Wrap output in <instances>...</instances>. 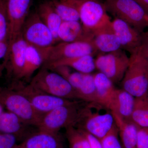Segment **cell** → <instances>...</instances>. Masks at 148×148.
<instances>
[{
    "instance_id": "10",
    "label": "cell",
    "mask_w": 148,
    "mask_h": 148,
    "mask_svg": "<svg viewBox=\"0 0 148 148\" xmlns=\"http://www.w3.org/2000/svg\"><path fill=\"white\" fill-rule=\"evenodd\" d=\"M128 57L123 49L99 55L95 60V68L106 75L113 83L122 81L129 64Z\"/></svg>"
},
{
    "instance_id": "32",
    "label": "cell",
    "mask_w": 148,
    "mask_h": 148,
    "mask_svg": "<svg viewBox=\"0 0 148 148\" xmlns=\"http://www.w3.org/2000/svg\"><path fill=\"white\" fill-rule=\"evenodd\" d=\"M136 148H148V127H139L137 133Z\"/></svg>"
},
{
    "instance_id": "36",
    "label": "cell",
    "mask_w": 148,
    "mask_h": 148,
    "mask_svg": "<svg viewBox=\"0 0 148 148\" xmlns=\"http://www.w3.org/2000/svg\"><path fill=\"white\" fill-rule=\"evenodd\" d=\"M140 49L143 55L148 59V36H146V35L145 40Z\"/></svg>"
},
{
    "instance_id": "14",
    "label": "cell",
    "mask_w": 148,
    "mask_h": 148,
    "mask_svg": "<svg viewBox=\"0 0 148 148\" xmlns=\"http://www.w3.org/2000/svg\"><path fill=\"white\" fill-rule=\"evenodd\" d=\"M32 0H7V10L10 28L9 44L21 34L29 16Z\"/></svg>"
},
{
    "instance_id": "35",
    "label": "cell",
    "mask_w": 148,
    "mask_h": 148,
    "mask_svg": "<svg viewBox=\"0 0 148 148\" xmlns=\"http://www.w3.org/2000/svg\"><path fill=\"white\" fill-rule=\"evenodd\" d=\"M82 130L90 143L91 148H103L101 140L91 134H89L84 130Z\"/></svg>"
},
{
    "instance_id": "16",
    "label": "cell",
    "mask_w": 148,
    "mask_h": 148,
    "mask_svg": "<svg viewBox=\"0 0 148 148\" xmlns=\"http://www.w3.org/2000/svg\"><path fill=\"white\" fill-rule=\"evenodd\" d=\"M38 130L36 126L8 111H4L0 114V132L13 135L20 143Z\"/></svg>"
},
{
    "instance_id": "20",
    "label": "cell",
    "mask_w": 148,
    "mask_h": 148,
    "mask_svg": "<svg viewBox=\"0 0 148 148\" xmlns=\"http://www.w3.org/2000/svg\"><path fill=\"white\" fill-rule=\"evenodd\" d=\"M60 66H68L84 74L90 73L96 69L93 56L89 54L59 60L43 67L51 70Z\"/></svg>"
},
{
    "instance_id": "31",
    "label": "cell",
    "mask_w": 148,
    "mask_h": 148,
    "mask_svg": "<svg viewBox=\"0 0 148 148\" xmlns=\"http://www.w3.org/2000/svg\"><path fill=\"white\" fill-rule=\"evenodd\" d=\"M119 137L118 130L114 123L108 133L100 140L103 148H123Z\"/></svg>"
},
{
    "instance_id": "30",
    "label": "cell",
    "mask_w": 148,
    "mask_h": 148,
    "mask_svg": "<svg viewBox=\"0 0 148 148\" xmlns=\"http://www.w3.org/2000/svg\"><path fill=\"white\" fill-rule=\"evenodd\" d=\"M7 0H0V42L8 41L10 34Z\"/></svg>"
},
{
    "instance_id": "7",
    "label": "cell",
    "mask_w": 148,
    "mask_h": 148,
    "mask_svg": "<svg viewBox=\"0 0 148 148\" xmlns=\"http://www.w3.org/2000/svg\"><path fill=\"white\" fill-rule=\"evenodd\" d=\"M45 66L56 61L82 56L92 55L97 51L91 43L87 41L61 42L46 48L38 49Z\"/></svg>"
},
{
    "instance_id": "12",
    "label": "cell",
    "mask_w": 148,
    "mask_h": 148,
    "mask_svg": "<svg viewBox=\"0 0 148 148\" xmlns=\"http://www.w3.org/2000/svg\"><path fill=\"white\" fill-rule=\"evenodd\" d=\"M27 45L21 34L9 45L5 69L7 76L12 80V82L20 81L24 69Z\"/></svg>"
},
{
    "instance_id": "26",
    "label": "cell",
    "mask_w": 148,
    "mask_h": 148,
    "mask_svg": "<svg viewBox=\"0 0 148 148\" xmlns=\"http://www.w3.org/2000/svg\"><path fill=\"white\" fill-rule=\"evenodd\" d=\"M50 2L62 21H79V13L73 0H53Z\"/></svg>"
},
{
    "instance_id": "3",
    "label": "cell",
    "mask_w": 148,
    "mask_h": 148,
    "mask_svg": "<svg viewBox=\"0 0 148 148\" xmlns=\"http://www.w3.org/2000/svg\"><path fill=\"white\" fill-rule=\"evenodd\" d=\"M107 11L142 34L148 30V14L135 0H105Z\"/></svg>"
},
{
    "instance_id": "38",
    "label": "cell",
    "mask_w": 148,
    "mask_h": 148,
    "mask_svg": "<svg viewBox=\"0 0 148 148\" xmlns=\"http://www.w3.org/2000/svg\"><path fill=\"white\" fill-rule=\"evenodd\" d=\"M146 35L147 36H148V30L147 31V32H146Z\"/></svg>"
},
{
    "instance_id": "4",
    "label": "cell",
    "mask_w": 148,
    "mask_h": 148,
    "mask_svg": "<svg viewBox=\"0 0 148 148\" xmlns=\"http://www.w3.org/2000/svg\"><path fill=\"white\" fill-rule=\"evenodd\" d=\"M0 104L8 112L36 127L44 115L35 110L24 95L10 86L0 87Z\"/></svg>"
},
{
    "instance_id": "13",
    "label": "cell",
    "mask_w": 148,
    "mask_h": 148,
    "mask_svg": "<svg viewBox=\"0 0 148 148\" xmlns=\"http://www.w3.org/2000/svg\"><path fill=\"white\" fill-rule=\"evenodd\" d=\"M112 21H108L87 35L88 40L97 51L108 53L121 49Z\"/></svg>"
},
{
    "instance_id": "39",
    "label": "cell",
    "mask_w": 148,
    "mask_h": 148,
    "mask_svg": "<svg viewBox=\"0 0 148 148\" xmlns=\"http://www.w3.org/2000/svg\"><path fill=\"white\" fill-rule=\"evenodd\" d=\"M95 1H100V0H95Z\"/></svg>"
},
{
    "instance_id": "25",
    "label": "cell",
    "mask_w": 148,
    "mask_h": 148,
    "mask_svg": "<svg viewBox=\"0 0 148 148\" xmlns=\"http://www.w3.org/2000/svg\"><path fill=\"white\" fill-rule=\"evenodd\" d=\"M76 92L79 100L98 105L93 75L90 73L84 74L81 84Z\"/></svg>"
},
{
    "instance_id": "6",
    "label": "cell",
    "mask_w": 148,
    "mask_h": 148,
    "mask_svg": "<svg viewBox=\"0 0 148 148\" xmlns=\"http://www.w3.org/2000/svg\"><path fill=\"white\" fill-rule=\"evenodd\" d=\"M10 86L22 93L35 110L43 115L58 107L71 104L77 101L50 95L39 90L30 83L25 85L20 81L12 82Z\"/></svg>"
},
{
    "instance_id": "8",
    "label": "cell",
    "mask_w": 148,
    "mask_h": 148,
    "mask_svg": "<svg viewBox=\"0 0 148 148\" xmlns=\"http://www.w3.org/2000/svg\"><path fill=\"white\" fill-rule=\"evenodd\" d=\"M78 10L79 19L85 34L101 27L111 20L104 3L95 0H73Z\"/></svg>"
},
{
    "instance_id": "33",
    "label": "cell",
    "mask_w": 148,
    "mask_h": 148,
    "mask_svg": "<svg viewBox=\"0 0 148 148\" xmlns=\"http://www.w3.org/2000/svg\"><path fill=\"white\" fill-rule=\"evenodd\" d=\"M17 142L13 135L0 132V148H14Z\"/></svg>"
},
{
    "instance_id": "18",
    "label": "cell",
    "mask_w": 148,
    "mask_h": 148,
    "mask_svg": "<svg viewBox=\"0 0 148 148\" xmlns=\"http://www.w3.org/2000/svg\"><path fill=\"white\" fill-rule=\"evenodd\" d=\"M135 97L124 89H116L108 109L122 118L131 120Z\"/></svg>"
},
{
    "instance_id": "37",
    "label": "cell",
    "mask_w": 148,
    "mask_h": 148,
    "mask_svg": "<svg viewBox=\"0 0 148 148\" xmlns=\"http://www.w3.org/2000/svg\"><path fill=\"white\" fill-rule=\"evenodd\" d=\"M143 8L148 14V0H135Z\"/></svg>"
},
{
    "instance_id": "2",
    "label": "cell",
    "mask_w": 148,
    "mask_h": 148,
    "mask_svg": "<svg viewBox=\"0 0 148 148\" xmlns=\"http://www.w3.org/2000/svg\"><path fill=\"white\" fill-rule=\"evenodd\" d=\"M122 89L135 98L148 92V59L140 50L130 54L129 64L122 80Z\"/></svg>"
},
{
    "instance_id": "27",
    "label": "cell",
    "mask_w": 148,
    "mask_h": 148,
    "mask_svg": "<svg viewBox=\"0 0 148 148\" xmlns=\"http://www.w3.org/2000/svg\"><path fill=\"white\" fill-rule=\"evenodd\" d=\"M131 120L141 127H148V92L135 98V105Z\"/></svg>"
},
{
    "instance_id": "28",
    "label": "cell",
    "mask_w": 148,
    "mask_h": 148,
    "mask_svg": "<svg viewBox=\"0 0 148 148\" xmlns=\"http://www.w3.org/2000/svg\"><path fill=\"white\" fill-rule=\"evenodd\" d=\"M66 136L70 148H91L82 130L74 126L66 128Z\"/></svg>"
},
{
    "instance_id": "29",
    "label": "cell",
    "mask_w": 148,
    "mask_h": 148,
    "mask_svg": "<svg viewBox=\"0 0 148 148\" xmlns=\"http://www.w3.org/2000/svg\"><path fill=\"white\" fill-rule=\"evenodd\" d=\"M70 67L66 66H60L54 68L51 71L56 72L61 75L69 82L76 90L81 84L84 73L79 72H72Z\"/></svg>"
},
{
    "instance_id": "9",
    "label": "cell",
    "mask_w": 148,
    "mask_h": 148,
    "mask_svg": "<svg viewBox=\"0 0 148 148\" xmlns=\"http://www.w3.org/2000/svg\"><path fill=\"white\" fill-rule=\"evenodd\" d=\"M26 42L38 49L46 48L55 44L56 41L37 12L29 15L21 33Z\"/></svg>"
},
{
    "instance_id": "21",
    "label": "cell",
    "mask_w": 148,
    "mask_h": 148,
    "mask_svg": "<svg viewBox=\"0 0 148 148\" xmlns=\"http://www.w3.org/2000/svg\"><path fill=\"white\" fill-rule=\"evenodd\" d=\"M58 36L59 41L63 42H88L79 21H62L58 29Z\"/></svg>"
},
{
    "instance_id": "34",
    "label": "cell",
    "mask_w": 148,
    "mask_h": 148,
    "mask_svg": "<svg viewBox=\"0 0 148 148\" xmlns=\"http://www.w3.org/2000/svg\"><path fill=\"white\" fill-rule=\"evenodd\" d=\"M9 50L8 41L0 42V77L3 71L5 69L6 64L1 63V61H7Z\"/></svg>"
},
{
    "instance_id": "5",
    "label": "cell",
    "mask_w": 148,
    "mask_h": 148,
    "mask_svg": "<svg viewBox=\"0 0 148 148\" xmlns=\"http://www.w3.org/2000/svg\"><path fill=\"white\" fill-rule=\"evenodd\" d=\"M30 83L48 94L70 100H79L75 90L65 79L56 72L42 67Z\"/></svg>"
},
{
    "instance_id": "22",
    "label": "cell",
    "mask_w": 148,
    "mask_h": 148,
    "mask_svg": "<svg viewBox=\"0 0 148 148\" xmlns=\"http://www.w3.org/2000/svg\"><path fill=\"white\" fill-rule=\"evenodd\" d=\"M98 105L108 109L110 102L116 88L108 77L101 72L94 74Z\"/></svg>"
},
{
    "instance_id": "1",
    "label": "cell",
    "mask_w": 148,
    "mask_h": 148,
    "mask_svg": "<svg viewBox=\"0 0 148 148\" xmlns=\"http://www.w3.org/2000/svg\"><path fill=\"white\" fill-rule=\"evenodd\" d=\"M80 100L58 107L45 114L37 127L40 131L58 133L63 128L75 127L79 121L85 106H82Z\"/></svg>"
},
{
    "instance_id": "24",
    "label": "cell",
    "mask_w": 148,
    "mask_h": 148,
    "mask_svg": "<svg viewBox=\"0 0 148 148\" xmlns=\"http://www.w3.org/2000/svg\"><path fill=\"white\" fill-rule=\"evenodd\" d=\"M43 64V60L40 51L36 47L27 45L25 54V63L20 80L29 81L35 72Z\"/></svg>"
},
{
    "instance_id": "19",
    "label": "cell",
    "mask_w": 148,
    "mask_h": 148,
    "mask_svg": "<svg viewBox=\"0 0 148 148\" xmlns=\"http://www.w3.org/2000/svg\"><path fill=\"white\" fill-rule=\"evenodd\" d=\"M112 113L123 148H136L137 133L140 127L131 120L124 119L114 113Z\"/></svg>"
},
{
    "instance_id": "17",
    "label": "cell",
    "mask_w": 148,
    "mask_h": 148,
    "mask_svg": "<svg viewBox=\"0 0 148 148\" xmlns=\"http://www.w3.org/2000/svg\"><path fill=\"white\" fill-rule=\"evenodd\" d=\"M14 148H64V146L59 132L51 133L38 130L17 144Z\"/></svg>"
},
{
    "instance_id": "11",
    "label": "cell",
    "mask_w": 148,
    "mask_h": 148,
    "mask_svg": "<svg viewBox=\"0 0 148 148\" xmlns=\"http://www.w3.org/2000/svg\"><path fill=\"white\" fill-rule=\"evenodd\" d=\"M86 106L75 127L91 134L101 140L112 129L114 124L112 112L100 114L93 112Z\"/></svg>"
},
{
    "instance_id": "23",
    "label": "cell",
    "mask_w": 148,
    "mask_h": 148,
    "mask_svg": "<svg viewBox=\"0 0 148 148\" xmlns=\"http://www.w3.org/2000/svg\"><path fill=\"white\" fill-rule=\"evenodd\" d=\"M36 12L43 22L52 33L56 42L59 41L58 30L62 20L50 2H45L40 4Z\"/></svg>"
},
{
    "instance_id": "15",
    "label": "cell",
    "mask_w": 148,
    "mask_h": 148,
    "mask_svg": "<svg viewBox=\"0 0 148 148\" xmlns=\"http://www.w3.org/2000/svg\"><path fill=\"white\" fill-rule=\"evenodd\" d=\"M113 28L118 38L121 49L130 54L137 51L143 45L145 34H142L126 22L115 18L112 21Z\"/></svg>"
}]
</instances>
